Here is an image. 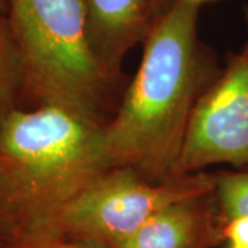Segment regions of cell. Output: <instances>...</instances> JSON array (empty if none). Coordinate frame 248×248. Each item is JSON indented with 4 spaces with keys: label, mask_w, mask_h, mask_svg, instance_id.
Listing matches in <instances>:
<instances>
[{
    "label": "cell",
    "mask_w": 248,
    "mask_h": 248,
    "mask_svg": "<svg viewBox=\"0 0 248 248\" xmlns=\"http://www.w3.org/2000/svg\"><path fill=\"white\" fill-rule=\"evenodd\" d=\"M33 248H98L91 247V246H86V244H76V243H48V244H43V246H37Z\"/></svg>",
    "instance_id": "obj_11"
},
{
    "label": "cell",
    "mask_w": 248,
    "mask_h": 248,
    "mask_svg": "<svg viewBox=\"0 0 248 248\" xmlns=\"http://www.w3.org/2000/svg\"><path fill=\"white\" fill-rule=\"evenodd\" d=\"M0 243H6L10 248H13L11 244H10L9 236H7V231H6L4 219H3V215H1V210H0Z\"/></svg>",
    "instance_id": "obj_12"
},
{
    "label": "cell",
    "mask_w": 248,
    "mask_h": 248,
    "mask_svg": "<svg viewBox=\"0 0 248 248\" xmlns=\"http://www.w3.org/2000/svg\"><path fill=\"white\" fill-rule=\"evenodd\" d=\"M24 87L17 46L9 22L0 18V119L16 109L18 90Z\"/></svg>",
    "instance_id": "obj_8"
},
{
    "label": "cell",
    "mask_w": 248,
    "mask_h": 248,
    "mask_svg": "<svg viewBox=\"0 0 248 248\" xmlns=\"http://www.w3.org/2000/svg\"><path fill=\"white\" fill-rule=\"evenodd\" d=\"M84 4L97 50L109 66H116L145 29L146 0H84Z\"/></svg>",
    "instance_id": "obj_7"
},
{
    "label": "cell",
    "mask_w": 248,
    "mask_h": 248,
    "mask_svg": "<svg viewBox=\"0 0 248 248\" xmlns=\"http://www.w3.org/2000/svg\"><path fill=\"white\" fill-rule=\"evenodd\" d=\"M223 236L229 240L231 248H248V217H240L226 222Z\"/></svg>",
    "instance_id": "obj_10"
},
{
    "label": "cell",
    "mask_w": 248,
    "mask_h": 248,
    "mask_svg": "<svg viewBox=\"0 0 248 248\" xmlns=\"http://www.w3.org/2000/svg\"><path fill=\"white\" fill-rule=\"evenodd\" d=\"M199 6L177 0L149 33L120 109L104 127L110 169H130L151 181L175 178L202 80L196 45Z\"/></svg>",
    "instance_id": "obj_2"
},
{
    "label": "cell",
    "mask_w": 248,
    "mask_h": 248,
    "mask_svg": "<svg viewBox=\"0 0 248 248\" xmlns=\"http://www.w3.org/2000/svg\"><path fill=\"white\" fill-rule=\"evenodd\" d=\"M104 127L57 105L0 119V210L13 248L43 243L63 205L109 171Z\"/></svg>",
    "instance_id": "obj_1"
},
{
    "label": "cell",
    "mask_w": 248,
    "mask_h": 248,
    "mask_svg": "<svg viewBox=\"0 0 248 248\" xmlns=\"http://www.w3.org/2000/svg\"><path fill=\"white\" fill-rule=\"evenodd\" d=\"M215 190L170 204L112 248H210L225 240Z\"/></svg>",
    "instance_id": "obj_6"
},
{
    "label": "cell",
    "mask_w": 248,
    "mask_h": 248,
    "mask_svg": "<svg viewBox=\"0 0 248 248\" xmlns=\"http://www.w3.org/2000/svg\"><path fill=\"white\" fill-rule=\"evenodd\" d=\"M189 1H193V3L200 4V3H203V1H211V0H189Z\"/></svg>",
    "instance_id": "obj_13"
},
{
    "label": "cell",
    "mask_w": 248,
    "mask_h": 248,
    "mask_svg": "<svg viewBox=\"0 0 248 248\" xmlns=\"http://www.w3.org/2000/svg\"><path fill=\"white\" fill-rule=\"evenodd\" d=\"M221 163L248 164V42L197 98L174 177Z\"/></svg>",
    "instance_id": "obj_5"
},
{
    "label": "cell",
    "mask_w": 248,
    "mask_h": 248,
    "mask_svg": "<svg viewBox=\"0 0 248 248\" xmlns=\"http://www.w3.org/2000/svg\"><path fill=\"white\" fill-rule=\"evenodd\" d=\"M215 195L225 223L234 218L248 217V172L217 178Z\"/></svg>",
    "instance_id": "obj_9"
},
{
    "label": "cell",
    "mask_w": 248,
    "mask_h": 248,
    "mask_svg": "<svg viewBox=\"0 0 248 248\" xmlns=\"http://www.w3.org/2000/svg\"><path fill=\"white\" fill-rule=\"evenodd\" d=\"M4 1H6V0H0V11L4 7Z\"/></svg>",
    "instance_id": "obj_14"
},
{
    "label": "cell",
    "mask_w": 248,
    "mask_h": 248,
    "mask_svg": "<svg viewBox=\"0 0 248 248\" xmlns=\"http://www.w3.org/2000/svg\"><path fill=\"white\" fill-rule=\"evenodd\" d=\"M149 181L130 169L109 170L62 207L40 246L76 243L112 248L170 204L217 189V178L207 175Z\"/></svg>",
    "instance_id": "obj_4"
},
{
    "label": "cell",
    "mask_w": 248,
    "mask_h": 248,
    "mask_svg": "<svg viewBox=\"0 0 248 248\" xmlns=\"http://www.w3.org/2000/svg\"><path fill=\"white\" fill-rule=\"evenodd\" d=\"M9 25L24 87L39 105L97 122L112 76L90 28L84 0H9Z\"/></svg>",
    "instance_id": "obj_3"
}]
</instances>
